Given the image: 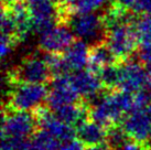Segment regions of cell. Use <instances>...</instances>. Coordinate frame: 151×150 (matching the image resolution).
I'll return each instance as SVG.
<instances>
[{
	"label": "cell",
	"instance_id": "6da1fadb",
	"mask_svg": "<svg viewBox=\"0 0 151 150\" xmlns=\"http://www.w3.org/2000/svg\"><path fill=\"white\" fill-rule=\"evenodd\" d=\"M9 85V93L7 95L8 103L4 105V109L34 112L35 109L46 102L49 91L44 84L17 83Z\"/></svg>",
	"mask_w": 151,
	"mask_h": 150
},
{
	"label": "cell",
	"instance_id": "7a4b0ae2",
	"mask_svg": "<svg viewBox=\"0 0 151 150\" xmlns=\"http://www.w3.org/2000/svg\"><path fill=\"white\" fill-rule=\"evenodd\" d=\"M53 76L46 62L42 56L38 54H30L22 60L21 64L16 69L9 70L7 79L11 84L34 83L44 84L50 82Z\"/></svg>",
	"mask_w": 151,
	"mask_h": 150
},
{
	"label": "cell",
	"instance_id": "3957f363",
	"mask_svg": "<svg viewBox=\"0 0 151 150\" xmlns=\"http://www.w3.org/2000/svg\"><path fill=\"white\" fill-rule=\"evenodd\" d=\"M38 121L33 112L2 110V137L29 139L37 133Z\"/></svg>",
	"mask_w": 151,
	"mask_h": 150
},
{
	"label": "cell",
	"instance_id": "277c9868",
	"mask_svg": "<svg viewBox=\"0 0 151 150\" xmlns=\"http://www.w3.org/2000/svg\"><path fill=\"white\" fill-rule=\"evenodd\" d=\"M106 43L117 58L118 63L129 60L139 46L134 25H124L106 31Z\"/></svg>",
	"mask_w": 151,
	"mask_h": 150
},
{
	"label": "cell",
	"instance_id": "5b68a950",
	"mask_svg": "<svg viewBox=\"0 0 151 150\" xmlns=\"http://www.w3.org/2000/svg\"><path fill=\"white\" fill-rule=\"evenodd\" d=\"M65 25L72 30L76 38L84 41H94V43L106 40V29L101 16L94 12L74 13L65 21Z\"/></svg>",
	"mask_w": 151,
	"mask_h": 150
},
{
	"label": "cell",
	"instance_id": "8992f818",
	"mask_svg": "<svg viewBox=\"0 0 151 150\" xmlns=\"http://www.w3.org/2000/svg\"><path fill=\"white\" fill-rule=\"evenodd\" d=\"M122 127L128 137L142 145H148L151 140V112L145 108L134 109L122 119Z\"/></svg>",
	"mask_w": 151,
	"mask_h": 150
},
{
	"label": "cell",
	"instance_id": "52a82bcc",
	"mask_svg": "<svg viewBox=\"0 0 151 150\" xmlns=\"http://www.w3.org/2000/svg\"><path fill=\"white\" fill-rule=\"evenodd\" d=\"M33 112L39 128L45 130L60 141L76 137V129H74V127L63 123L55 114H53V110L49 108L47 105H41Z\"/></svg>",
	"mask_w": 151,
	"mask_h": 150
},
{
	"label": "cell",
	"instance_id": "ba28073f",
	"mask_svg": "<svg viewBox=\"0 0 151 150\" xmlns=\"http://www.w3.org/2000/svg\"><path fill=\"white\" fill-rule=\"evenodd\" d=\"M50 85L51 88L46 98V105L54 112L64 105L77 103L82 100L78 97V93L73 87L71 74L53 77Z\"/></svg>",
	"mask_w": 151,
	"mask_h": 150
},
{
	"label": "cell",
	"instance_id": "9c48e42d",
	"mask_svg": "<svg viewBox=\"0 0 151 150\" xmlns=\"http://www.w3.org/2000/svg\"><path fill=\"white\" fill-rule=\"evenodd\" d=\"M75 40L72 30L64 23H59L54 28L40 34L39 49L45 53H64Z\"/></svg>",
	"mask_w": 151,
	"mask_h": 150
},
{
	"label": "cell",
	"instance_id": "30bf717a",
	"mask_svg": "<svg viewBox=\"0 0 151 150\" xmlns=\"http://www.w3.org/2000/svg\"><path fill=\"white\" fill-rule=\"evenodd\" d=\"M147 83L146 67L141 66V63L131 62L127 60L120 63V83L119 88L129 93H136L142 89Z\"/></svg>",
	"mask_w": 151,
	"mask_h": 150
},
{
	"label": "cell",
	"instance_id": "8fae6325",
	"mask_svg": "<svg viewBox=\"0 0 151 150\" xmlns=\"http://www.w3.org/2000/svg\"><path fill=\"white\" fill-rule=\"evenodd\" d=\"M71 81L73 87L84 100L96 95L104 88L98 75L89 70L75 71L74 74H71Z\"/></svg>",
	"mask_w": 151,
	"mask_h": 150
},
{
	"label": "cell",
	"instance_id": "7c38bea8",
	"mask_svg": "<svg viewBox=\"0 0 151 150\" xmlns=\"http://www.w3.org/2000/svg\"><path fill=\"white\" fill-rule=\"evenodd\" d=\"M137 16L138 13H136L134 10L124 8L113 1L101 14V20L106 31H108L119 25H134L136 20L138 19Z\"/></svg>",
	"mask_w": 151,
	"mask_h": 150
},
{
	"label": "cell",
	"instance_id": "4fadbf2b",
	"mask_svg": "<svg viewBox=\"0 0 151 150\" xmlns=\"http://www.w3.org/2000/svg\"><path fill=\"white\" fill-rule=\"evenodd\" d=\"M66 64L71 71H81L88 65L89 46L82 39L74 40L63 53Z\"/></svg>",
	"mask_w": 151,
	"mask_h": 150
},
{
	"label": "cell",
	"instance_id": "5bb4252c",
	"mask_svg": "<svg viewBox=\"0 0 151 150\" xmlns=\"http://www.w3.org/2000/svg\"><path fill=\"white\" fill-rule=\"evenodd\" d=\"M118 63L117 58L107 45L106 41L93 43L89 46V58H88L87 70L98 74V72L106 65Z\"/></svg>",
	"mask_w": 151,
	"mask_h": 150
},
{
	"label": "cell",
	"instance_id": "9a60e30c",
	"mask_svg": "<svg viewBox=\"0 0 151 150\" xmlns=\"http://www.w3.org/2000/svg\"><path fill=\"white\" fill-rule=\"evenodd\" d=\"M106 133L107 129L105 127L92 119L83 121L76 127V137L87 147L103 144L106 140Z\"/></svg>",
	"mask_w": 151,
	"mask_h": 150
},
{
	"label": "cell",
	"instance_id": "2e32d148",
	"mask_svg": "<svg viewBox=\"0 0 151 150\" xmlns=\"http://www.w3.org/2000/svg\"><path fill=\"white\" fill-rule=\"evenodd\" d=\"M32 21L56 19L60 22L59 7L54 0H27Z\"/></svg>",
	"mask_w": 151,
	"mask_h": 150
},
{
	"label": "cell",
	"instance_id": "e0dca14e",
	"mask_svg": "<svg viewBox=\"0 0 151 150\" xmlns=\"http://www.w3.org/2000/svg\"><path fill=\"white\" fill-rule=\"evenodd\" d=\"M98 77L101 79L103 87L111 92L119 88L120 83V63H114L106 65L98 72Z\"/></svg>",
	"mask_w": 151,
	"mask_h": 150
},
{
	"label": "cell",
	"instance_id": "ac0fdd59",
	"mask_svg": "<svg viewBox=\"0 0 151 150\" xmlns=\"http://www.w3.org/2000/svg\"><path fill=\"white\" fill-rule=\"evenodd\" d=\"M42 53L43 58L50 69L53 77L66 75L68 74V71H71L67 66L66 61L62 53H45V52H42Z\"/></svg>",
	"mask_w": 151,
	"mask_h": 150
},
{
	"label": "cell",
	"instance_id": "d6986e66",
	"mask_svg": "<svg viewBox=\"0 0 151 150\" xmlns=\"http://www.w3.org/2000/svg\"><path fill=\"white\" fill-rule=\"evenodd\" d=\"M129 140L130 138L128 137V135L125 131L124 127L119 126V124L111 125L107 128L105 142L113 150H118L119 148H122Z\"/></svg>",
	"mask_w": 151,
	"mask_h": 150
},
{
	"label": "cell",
	"instance_id": "ffe728a7",
	"mask_svg": "<svg viewBox=\"0 0 151 150\" xmlns=\"http://www.w3.org/2000/svg\"><path fill=\"white\" fill-rule=\"evenodd\" d=\"M106 0H71L67 6H59L66 9L68 14L74 13H89L98 9Z\"/></svg>",
	"mask_w": 151,
	"mask_h": 150
},
{
	"label": "cell",
	"instance_id": "44dd1931",
	"mask_svg": "<svg viewBox=\"0 0 151 150\" xmlns=\"http://www.w3.org/2000/svg\"><path fill=\"white\" fill-rule=\"evenodd\" d=\"M60 140L46 133L45 130L40 129L31 137V142L38 150H59Z\"/></svg>",
	"mask_w": 151,
	"mask_h": 150
},
{
	"label": "cell",
	"instance_id": "7402d4cb",
	"mask_svg": "<svg viewBox=\"0 0 151 150\" xmlns=\"http://www.w3.org/2000/svg\"><path fill=\"white\" fill-rule=\"evenodd\" d=\"M140 44L151 43V14H141L134 23Z\"/></svg>",
	"mask_w": 151,
	"mask_h": 150
},
{
	"label": "cell",
	"instance_id": "603a6c76",
	"mask_svg": "<svg viewBox=\"0 0 151 150\" xmlns=\"http://www.w3.org/2000/svg\"><path fill=\"white\" fill-rule=\"evenodd\" d=\"M17 23H16V20L13 18L12 13L10 12L9 9L2 8V13H1V33L4 35H7V37L14 38L17 40Z\"/></svg>",
	"mask_w": 151,
	"mask_h": 150
},
{
	"label": "cell",
	"instance_id": "cb8c5ba5",
	"mask_svg": "<svg viewBox=\"0 0 151 150\" xmlns=\"http://www.w3.org/2000/svg\"><path fill=\"white\" fill-rule=\"evenodd\" d=\"M18 44V41L14 38L7 37L1 34V45H0V54L1 58H7L11 52H12L13 48Z\"/></svg>",
	"mask_w": 151,
	"mask_h": 150
},
{
	"label": "cell",
	"instance_id": "d4e9b609",
	"mask_svg": "<svg viewBox=\"0 0 151 150\" xmlns=\"http://www.w3.org/2000/svg\"><path fill=\"white\" fill-rule=\"evenodd\" d=\"M139 61L145 66L151 65V43L140 44L139 45Z\"/></svg>",
	"mask_w": 151,
	"mask_h": 150
},
{
	"label": "cell",
	"instance_id": "484cf974",
	"mask_svg": "<svg viewBox=\"0 0 151 150\" xmlns=\"http://www.w3.org/2000/svg\"><path fill=\"white\" fill-rule=\"evenodd\" d=\"M59 150H85V145L80 139L72 138L62 141Z\"/></svg>",
	"mask_w": 151,
	"mask_h": 150
},
{
	"label": "cell",
	"instance_id": "4316f807",
	"mask_svg": "<svg viewBox=\"0 0 151 150\" xmlns=\"http://www.w3.org/2000/svg\"><path fill=\"white\" fill-rule=\"evenodd\" d=\"M134 11L138 14H151V0H136Z\"/></svg>",
	"mask_w": 151,
	"mask_h": 150
},
{
	"label": "cell",
	"instance_id": "83f0119b",
	"mask_svg": "<svg viewBox=\"0 0 151 150\" xmlns=\"http://www.w3.org/2000/svg\"><path fill=\"white\" fill-rule=\"evenodd\" d=\"M114 2H116L117 4L122 6L124 8L134 10V4H136V0H114Z\"/></svg>",
	"mask_w": 151,
	"mask_h": 150
},
{
	"label": "cell",
	"instance_id": "f1b7e54d",
	"mask_svg": "<svg viewBox=\"0 0 151 150\" xmlns=\"http://www.w3.org/2000/svg\"><path fill=\"white\" fill-rule=\"evenodd\" d=\"M146 67V71H147V83L145 85V89L149 93V95L151 96V65H147Z\"/></svg>",
	"mask_w": 151,
	"mask_h": 150
},
{
	"label": "cell",
	"instance_id": "f546056e",
	"mask_svg": "<svg viewBox=\"0 0 151 150\" xmlns=\"http://www.w3.org/2000/svg\"><path fill=\"white\" fill-rule=\"evenodd\" d=\"M87 150H113V149L105 142V144H99V145H96V146L89 147Z\"/></svg>",
	"mask_w": 151,
	"mask_h": 150
},
{
	"label": "cell",
	"instance_id": "4dcf8cb0",
	"mask_svg": "<svg viewBox=\"0 0 151 150\" xmlns=\"http://www.w3.org/2000/svg\"><path fill=\"white\" fill-rule=\"evenodd\" d=\"M17 1L18 0H2V8L9 9L10 7H12Z\"/></svg>",
	"mask_w": 151,
	"mask_h": 150
},
{
	"label": "cell",
	"instance_id": "1f68e13d",
	"mask_svg": "<svg viewBox=\"0 0 151 150\" xmlns=\"http://www.w3.org/2000/svg\"><path fill=\"white\" fill-rule=\"evenodd\" d=\"M58 6H67L71 2V0H54Z\"/></svg>",
	"mask_w": 151,
	"mask_h": 150
},
{
	"label": "cell",
	"instance_id": "d6a6232c",
	"mask_svg": "<svg viewBox=\"0 0 151 150\" xmlns=\"http://www.w3.org/2000/svg\"><path fill=\"white\" fill-rule=\"evenodd\" d=\"M149 109H150V112H151V104H150V106H149Z\"/></svg>",
	"mask_w": 151,
	"mask_h": 150
},
{
	"label": "cell",
	"instance_id": "836d02e7",
	"mask_svg": "<svg viewBox=\"0 0 151 150\" xmlns=\"http://www.w3.org/2000/svg\"><path fill=\"white\" fill-rule=\"evenodd\" d=\"M106 1H108V0H106Z\"/></svg>",
	"mask_w": 151,
	"mask_h": 150
}]
</instances>
